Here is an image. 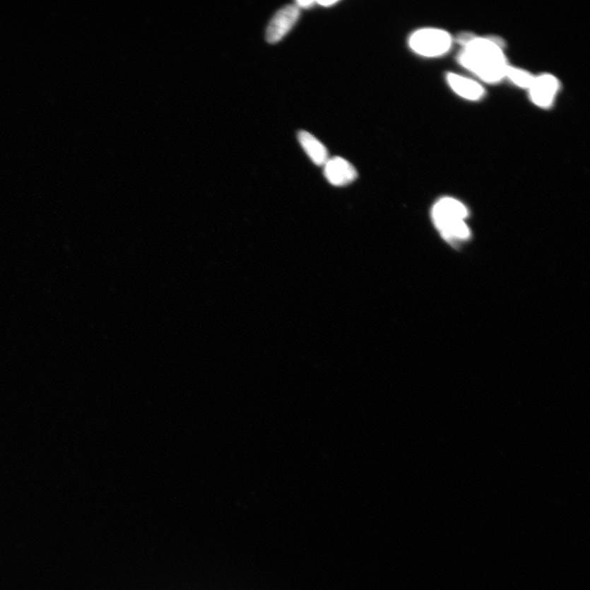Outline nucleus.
Wrapping results in <instances>:
<instances>
[{
    "instance_id": "5",
    "label": "nucleus",
    "mask_w": 590,
    "mask_h": 590,
    "mask_svg": "<svg viewBox=\"0 0 590 590\" xmlns=\"http://www.w3.org/2000/svg\"><path fill=\"white\" fill-rule=\"evenodd\" d=\"M560 83L555 76L550 73L535 76L529 90L530 99L533 105L548 109L556 99Z\"/></svg>"
},
{
    "instance_id": "7",
    "label": "nucleus",
    "mask_w": 590,
    "mask_h": 590,
    "mask_svg": "<svg viewBox=\"0 0 590 590\" xmlns=\"http://www.w3.org/2000/svg\"><path fill=\"white\" fill-rule=\"evenodd\" d=\"M446 80L454 93L466 100H480L485 95L484 87L476 81L454 73H448Z\"/></svg>"
},
{
    "instance_id": "1",
    "label": "nucleus",
    "mask_w": 590,
    "mask_h": 590,
    "mask_svg": "<svg viewBox=\"0 0 590 590\" xmlns=\"http://www.w3.org/2000/svg\"><path fill=\"white\" fill-rule=\"evenodd\" d=\"M502 47L499 40L475 37L463 46L458 59L464 68L481 81L499 83L505 78L509 66Z\"/></svg>"
},
{
    "instance_id": "8",
    "label": "nucleus",
    "mask_w": 590,
    "mask_h": 590,
    "mask_svg": "<svg viewBox=\"0 0 590 590\" xmlns=\"http://www.w3.org/2000/svg\"><path fill=\"white\" fill-rule=\"evenodd\" d=\"M297 140L304 151L316 165L324 166L329 159V153L323 143L310 134L309 132L300 131L297 133Z\"/></svg>"
},
{
    "instance_id": "11",
    "label": "nucleus",
    "mask_w": 590,
    "mask_h": 590,
    "mask_svg": "<svg viewBox=\"0 0 590 590\" xmlns=\"http://www.w3.org/2000/svg\"><path fill=\"white\" fill-rule=\"evenodd\" d=\"M338 2L337 0H323V1H316V4L321 5L323 7H330Z\"/></svg>"
},
{
    "instance_id": "6",
    "label": "nucleus",
    "mask_w": 590,
    "mask_h": 590,
    "mask_svg": "<svg viewBox=\"0 0 590 590\" xmlns=\"http://www.w3.org/2000/svg\"><path fill=\"white\" fill-rule=\"evenodd\" d=\"M324 174L328 182L336 187L346 186L358 177L355 167L341 157L328 159L324 165Z\"/></svg>"
},
{
    "instance_id": "9",
    "label": "nucleus",
    "mask_w": 590,
    "mask_h": 590,
    "mask_svg": "<svg viewBox=\"0 0 590 590\" xmlns=\"http://www.w3.org/2000/svg\"><path fill=\"white\" fill-rule=\"evenodd\" d=\"M535 76L529 71L510 65L507 66L505 73V78L509 79L513 84L520 88L526 90L530 88Z\"/></svg>"
},
{
    "instance_id": "3",
    "label": "nucleus",
    "mask_w": 590,
    "mask_h": 590,
    "mask_svg": "<svg viewBox=\"0 0 590 590\" xmlns=\"http://www.w3.org/2000/svg\"><path fill=\"white\" fill-rule=\"evenodd\" d=\"M409 47L415 54L425 58H438L449 52L453 38L446 30L439 28H423L412 34Z\"/></svg>"
},
{
    "instance_id": "10",
    "label": "nucleus",
    "mask_w": 590,
    "mask_h": 590,
    "mask_svg": "<svg viewBox=\"0 0 590 590\" xmlns=\"http://www.w3.org/2000/svg\"><path fill=\"white\" fill-rule=\"evenodd\" d=\"M316 4V1L314 0H299V1H296L295 3V6L300 8H310Z\"/></svg>"
},
{
    "instance_id": "2",
    "label": "nucleus",
    "mask_w": 590,
    "mask_h": 590,
    "mask_svg": "<svg viewBox=\"0 0 590 590\" xmlns=\"http://www.w3.org/2000/svg\"><path fill=\"white\" fill-rule=\"evenodd\" d=\"M468 210L459 200L445 197L434 205L432 218L441 235L451 242L470 238L471 232L466 223Z\"/></svg>"
},
{
    "instance_id": "4",
    "label": "nucleus",
    "mask_w": 590,
    "mask_h": 590,
    "mask_svg": "<svg viewBox=\"0 0 590 590\" xmlns=\"http://www.w3.org/2000/svg\"><path fill=\"white\" fill-rule=\"evenodd\" d=\"M300 9L295 5H287L279 10L266 30V40L270 44H276L283 39L299 20Z\"/></svg>"
}]
</instances>
